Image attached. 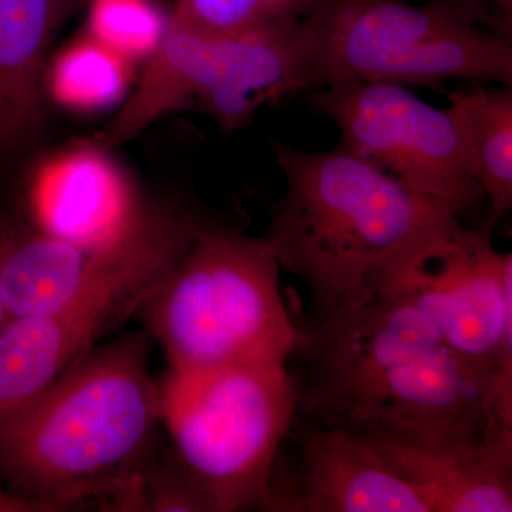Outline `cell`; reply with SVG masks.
Here are the masks:
<instances>
[{
    "label": "cell",
    "mask_w": 512,
    "mask_h": 512,
    "mask_svg": "<svg viewBox=\"0 0 512 512\" xmlns=\"http://www.w3.org/2000/svg\"><path fill=\"white\" fill-rule=\"evenodd\" d=\"M150 336L97 343L0 427V467L35 511H138L160 386Z\"/></svg>",
    "instance_id": "cell-1"
},
{
    "label": "cell",
    "mask_w": 512,
    "mask_h": 512,
    "mask_svg": "<svg viewBox=\"0 0 512 512\" xmlns=\"http://www.w3.org/2000/svg\"><path fill=\"white\" fill-rule=\"evenodd\" d=\"M286 191L269 211L265 239L278 264L303 282L313 318L460 218L447 202L404 187L342 147L301 151L271 141Z\"/></svg>",
    "instance_id": "cell-2"
},
{
    "label": "cell",
    "mask_w": 512,
    "mask_h": 512,
    "mask_svg": "<svg viewBox=\"0 0 512 512\" xmlns=\"http://www.w3.org/2000/svg\"><path fill=\"white\" fill-rule=\"evenodd\" d=\"M265 237L208 224L140 311L170 370L288 363L301 326L286 308Z\"/></svg>",
    "instance_id": "cell-3"
},
{
    "label": "cell",
    "mask_w": 512,
    "mask_h": 512,
    "mask_svg": "<svg viewBox=\"0 0 512 512\" xmlns=\"http://www.w3.org/2000/svg\"><path fill=\"white\" fill-rule=\"evenodd\" d=\"M311 43L302 19L238 32L202 29L173 9L154 55L116 116L93 138L114 150L174 111H204L224 133L242 130L264 106L309 90Z\"/></svg>",
    "instance_id": "cell-4"
},
{
    "label": "cell",
    "mask_w": 512,
    "mask_h": 512,
    "mask_svg": "<svg viewBox=\"0 0 512 512\" xmlns=\"http://www.w3.org/2000/svg\"><path fill=\"white\" fill-rule=\"evenodd\" d=\"M298 400L288 363L170 370L161 421L210 512L264 510Z\"/></svg>",
    "instance_id": "cell-5"
},
{
    "label": "cell",
    "mask_w": 512,
    "mask_h": 512,
    "mask_svg": "<svg viewBox=\"0 0 512 512\" xmlns=\"http://www.w3.org/2000/svg\"><path fill=\"white\" fill-rule=\"evenodd\" d=\"M302 22L311 43L309 90L349 80L512 83V39L436 0H311Z\"/></svg>",
    "instance_id": "cell-6"
},
{
    "label": "cell",
    "mask_w": 512,
    "mask_h": 512,
    "mask_svg": "<svg viewBox=\"0 0 512 512\" xmlns=\"http://www.w3.org/2000/svg\"><path fill=\"white\" fill-rule=\"evenodd\" d=\"M316 107L339 128V147L404 187L466 211L483 200L463 127L402 84L349 80L322 87Z\"/></svg>",
    "instance_id": "cell-7"
},
{
    "label": "cell",
    "mask_w": 512,
    "mask_h": 512,
    "mask_svg": "<svg viewBox=\"0 0 512 512\" xmlns=\"http://www.w3.org/2000/svg\"><path fill=\"white\" fill-rule=\"evenodd\" d=\"M207 224L200 212L165 202L110 248L79 247L36 229L9 231L0 256L9 319L50 315L110 289L153 288Z\"/></svg>",
    "instance_id": "cell-8"
},
{
    "label": "cell",
    "mask_w": 512,
    "mask_h": 512,
    "mask_svg": "<svg viewBox=\"0 0 512 512\" xmlns=\"http://www.w3.org/2000/svg\"><path fill=\"white\" fill-rule=\"evenodd\" d=\"M477 365L512 373V255L460 218L376 274Z\"/></svg>",
    "instance_id": "cell-9"
},
{
    "label": "cell",
    "mask_w": 512,
    "mask_h": 512,
    "mask_svg": "<svg viewBox=\"0 0 512 512\" xmlns=\"http://www.w3.org/2000/svg\"><path fill=\"white\" fill-rule=\"evenodd\" d=\"M36 231L84 248L119 245L146 224L154 205L109 150L74 144L37 168L30 185Z\"/></svg>",
    "instance_id": "cell-10"
},
{
    "label": "cell",
    "mask_w": 512,
    "mask_h": 512,
    "mask_svg": "<svg viewBox=\"0 0 512 512\" xmlns=\"http://www.w3.org/2000/svg\"><path fill=\"white\" fill-rule=\"evenodd\" d=\"M298 440L295 484L271 511L439 512L430 494L400 476L369 440L303 421Z\"/></svg>",
    "instance_id": "cell-11"
},
{
    "label": "cell",
    "mask_w": 512,
    "mask_h": 512,
    "mask_svg": "<svg viewBox=\"0 0 512 512\" xmlns=\"http://www.w3.org/2000/svg\"><path fill=\"white\" fill-rule=\"evenodd\" d=\"M148 291L110 289L50 315L6 320L0 326V427L137 312Z\"/></svg>",
    "instance_id": "cell-12"
},
{
    "label": "cell",
    "mask_w": 512,
    "mask_h": 512,
    "mask_svg": "<svg viewBox=\"0 0 512 512\" xmlns=\"http://www.w3.org/2000/svg\"><path fill=\"white\" fill-rule=\"evenodd\" d=\"M60 23L56 0H0V153L42 127L47 47Z\"/></svg>",
    "instance_id": "cell-13"
},
{
    "label": "cell",
    "mask_w": 512,
    "mask_h": 512,
    "mask_svg": "<svg viewBox=\"0 0 512 512\" xmlns=\"http://www.w3.org/2000/svg\"><path fill=\"white\" fill-rule=\"evenodd\" d=\"M473 160L484 197L490 202L488 225L494 228L512 207V89L468 82L448 94Z\"/></svg>",
    "instance_id": "cell-14"
},
{
    "label": "cell",
    "mask_w": 512,
    "mask_h": 512,
    "mask_svg": "<svg viewBox=\"0 0 512 512\" xmlns=\"http://www.w3.org/2000/svg\"><path fill=\"white\" fill-rule=\"evenodd\" d=\"M134 66L84 33L46 64L43 87L64 109L94 113L126 100L133 89Z\"/></svg>",
    "instance_id": "cell-15"
},
{
    "label": "cell",
    "mask_w": 512,
    "mask_h": 512,
    "mask_svg": "<svg viewBox=\"0 0 512 512\" xmlns=\"http://www.w3.org/2000/svg\"><path fill=\"white\" fill-rule=\"evenodd\" d=\"M86 33L131 63H146L160 46L167 29L154 0H86Z\"/></svg>",
    "instance_id": "cell-16"
},
{
    "label": "cell",
    "mask_w": 512,
    "mask_h": 512,
    "mask_svg": "<svg viewBox=\"0 0 512 512\" xmlns=\"http://www.w3.org/2000/svg\"><path fill=\"white\" fill-rule=\"evenodd\" d=\"M138 511L210 512V508L171 457L161 466H148L141 483Z\"/></svg>",
    "instance_id": "cell-17"
},
{
    "label": "cell",
    "mask_w": 512,
    "mask_h": 512,
    "mask_svg": "<svg viewBox=\"0 0 512 512\" xmlns=\"http://www.w3.org/2000/svg\"><path fill=\"white\" fill-rule=\"evenodd\" d=\"M174 10L202 29L238 32L275 20L266 0H177Z\"/></svg>",
    "instance_id": "cell-18"
},
{
    "label": "cell",
    "mask_w": 512,
    "mask_h": 512,
    "mask_svg": "<svg viewBox=\"0 0 512 512\" xmlns=\"http://www.w3.org/2000/svg\"><path fill=\"white\" fill-rule=\"evenodd\" d=\"M440 3L456 10L471 25L512 37V0H443Z\"/></svg>",
    "instance_id": "cell-19"
},
{
    "label": "cell",
    "mask_w": 512,
    "mask_h": 512,
    "mask_svg": "<svg viewBox=\"0 0 512 512\" xmlns=\"http://www.w3.org/2000/svg\"><path fill=\"white\" fill-rule=\"evenodd\" d=\"M276 18H295L311 0H266Z\"/></svg>",
    "instance_id": "cell-20"
},
{
    "label": "cell",
    "mask_w": 512,
    "mask_h": 512,
    "mask_svg": "<svg viewBox=\"0 0 512 512\" xmlns=\"http://www.w3.org/2000/svg\"><path fill=\"white\" fill-rule=\"evenodd\" d=\"M8 229L3 228L0 224V256H2L3 245H5L6 237H8ZM9 319L8 309H6L5 292H3L2 278H0V326Z\"/></svg>",
    "instance_id": "cell-21"
},
{
    "label": "cell",
    "mask_w": 512,
    "mask_h": 512,
    "mask_svg": "<svg viewBox=\"0 0 512 512\" xmlns=\"http://www.w3.org/2000/svg\"><path fill=\"white\" fill-rule=\"evenodd\" d=\"M0 510L25 511L26 505L18 497L9 498L5 497V495H0Z\"/></svg>",
    "instance_id": "cell-22"
},
{
    "label": "cell",
    "mask_w": 512,
    "mask_h": 512,
    "mask_svg": "<svg viewBox=\"0 0 512 512\" xmlns=\"http://www.w3.org/2000/svg\"><path fill=\"white\" fill-rule=\"evenodd\" d=\"M56 2L57 8H59L60 18H62L63 22L64 18H67L83 0H56Z\"/></svg>",
    "instance_id": "cell-23"
}]
</instances>
